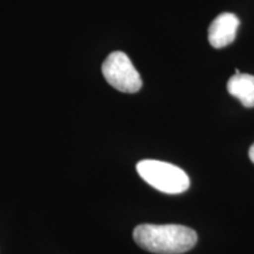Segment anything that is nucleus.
I'll use <instances>...</instances> for the list:
<instances>
[{"mask_svg":"<svg viewBox=\"0 0 254 254\" xmlns=\"http://www.w3.org/2000/svg\"><path fill=\"white\" fill-rule=\"evenodd\" d=\"M136 172L148 185L166 194H180L190 185L185 171L165 161L141 160L136 164Z\"/></svg>","mask_w":254,"mask_h":254,"instance_id":"obj_2","label":"nucleus"},{"mask_svg":"<svg viewBox=\"0 0 254 254\" xmlns=\"http://www.w3.org/2000/svg\"><path fill=\"white\" fill-rule=\"evenodd\" d=\"M140 249L155 254H183L195 246L198 234L184 225L141 224L133 231Z\"/></svg>","mask_w":254,"mask_h":254,"instance_id":"obj_1","label":"nucleus"},{"mask_svg":"<svg viewBox=\"0 0 254 254\" xmlns=\"http://www.w3.org/2000/svg\"><path fill=\"white\" fill-rule=\"evenodd\" d=\"M106 81L124 93H135L142 86L140 74L124 52L111 53L101 67Z\"/></svg>","mask_w":254,"mask_h":254,"instance_id":"obj_3","label":"nucleus"},{"mask_svg":"<svg viewBox=\"0 0 254 254\" xmlns=\"http://www.w3.org/2000/svg\"><path fill=\"white\" fill-rule=\"evenodd\" d=\"M249 155H250V159L252 160V163L254 164V144L251 146L250 148V152H249Z\"/></svg>","mask_w":254,"mask_h":254,"instance_id":"obj_6","label":"nucleus"},{"mask_svg":"<svg viewBox=\"0 0 254 254\" xmlns=\"http://www.w3.org/2000/svg\"><path fill=\"white\" fill-rule=\"evenodd\" d=\"M239 19L233 13H222L212 21L208 28L209 44L215 49L230 45L236 39Z\"/></svg>","mask_w":254,"mask_h":254,"instance_id":"obj_4","label":"nucleus"},{"mask_svg":"<svg viewBox=\"0 0 254 254\" xmlns=\"http://www.w3.org/2000/svg\"><path fill=\"white\" fill-rule=\"evenodd\" d=\"M227 91L245 107H254V75L247 73L234 74L227 82Z\"/></svg>","mask_w":254,"mask_h":254,"instance_id":"obj_5","label":"nucleus"}]
</instances>
